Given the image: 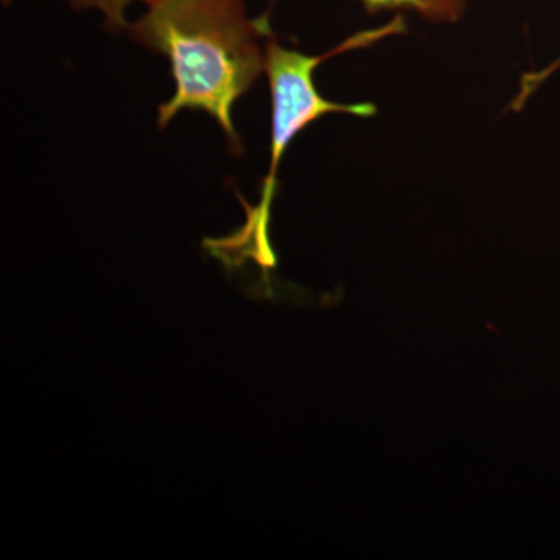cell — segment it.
<instances>
[{"mask_svg": "<svg viewBox=\"0 0 560 560\" xmlns=\"http://www.w3.org/2000/svg\"><path fill=\"white\" fill-rule=\"evenodd\" d=\"M371 13L382 10H411L433 22L458 21L464 0H361Z\"/></svg>", "mask_w": 560, "mask_h": 560, "instance_id": "3", "label": "cell"}, {"mask_svg": "<svg viewBox=\"0 0 560 560\" xmlns=\"http://www.w3.org/2000/svg\"><path fill=\"white\" fill-rule=\"evenodd\" d=\"M404 28L400 20L390 22L378 31L364 32L346 39L340 47L320 57L285 49L275 40L267 44L265 72L271 90V164L261 184L260 200L250 206L242 200L246 210V223L234 234L223 238H206L205 249L224 265L228 271L237 270L246 260H254L267 276L278 264L270 241L271 205L278 186L279 162L291 140L296 138L312 121L330 113H346L350 116L371 117L375 108L371 103L330 102L319 94L315 84V70L331 55L370 46L385 36L396 35Z\"/></svg>", "mask_w": 560, "mask_h": 560, "instance_id": "2", "label": "cell"}, {"mask_svg": "<svg viewBox=\"0 0 560 560\" xmlns=\"http://www.w3.org/2000/svg\"><path fill=\"white\" fill-rule=\"evenodd\" d=\"M132 2L154 3L160 0H72V5L79 10L95 9L101 11L105 16L106 25L108 28H127L128 24L125 21V10Z\"/></svg>", "mask_w": 560, "mask_h": 560, "instance_id": "4", "label": "cell"}, {"mask_svg": "<svg viewBox=\"0 0 560 560\" xmlns=\"http://www.w3.org/2000/svg\"><path fill=\"white\" fill-rule=\"evenodd\" d=\"M128 28L132 39L171 61L176 90L158 109L160 128L180 110H206L232 153H241L232 110L265 70L267 21L248 20L243 0H160Z\"/></svg>", "mask_w": 560, "mask_h": 560, "instance_id": "1", "label": "cell"}]
</instances>
